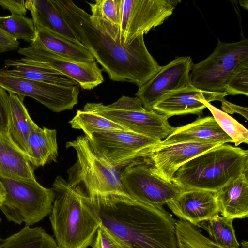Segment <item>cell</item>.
Instances as JSON below:
<instances>
[{"mask_svg": "<svg viewBox=\"0 0 248 248\" xmlns=\"http://www.w3.org/2000/svg\"><path fill=\"white\" fill-rule=\"evenodd\" d=\"M67 148L77 153L75 163L67 170L69 187L79 195L88 197L98 194L124 192L120 170L96 154L85 136L66 142Z\"/></svg>", "mask_w": 248, "mask_h": 248, "instance_id": "5", "label": "cell"}, {"mask_svg": "<svg viewBox=\"0 0 248 248\" xmlns=\"http://www.w3.org/2000/svg\"><path fill=\"white\" fill-rule=\"evenodd\" d=\"M221 144L223 143L202 141H190L167 145L159 143L150 151L146 164L156 176L171 182L173 174L184 164Z\"/></svg>", "mask_w": 248, "mask_h": 248, "instance_id": "15", "label": "cell"}, {"mask_svg": "<svg viewBox=\"0 0 248 248\" xmlns=\"http://www.w3.org/2000/svg\"><path fill=\"white\" fill-rule=\"evenodd\" d=\"M58 155L56 130L36 124L28 140L27 157L31 165L39 167L56 162Z\"/></svg>", "mask_w": 248, "mask_h": 248, "instance_id": "24", "label": "cell"}, {"mask_svg": "<svg viewBox=\"0 0 248 248\" xmlns=\"http://www.w3.org/2000/svg\"><path fill=\"white\" fill-rule=\"evenodd\" d=\"M0 6L5 10H9L12 14L24 16L27 12L25 0H0Z\"/></svg>", "mask_w": 248, "mask_h": 248, "instance_id": "36", "label": "cell"}, {"mask_svg": "<svg viewBox=\"0 0 248 248\" xmlns=\"http://www.w3.org/2000/svg\"><path fill=\"white\" fill-rule=\"evenodd\" d=\"M0 71L30 80L63 86H77L72 79L61 72L25 57L7 59Z\"/></svg>", "mask_w": 248, "mask_h": 248, "instance_id": "20", "label": "cell"}, {"mask_svg": "<svg viewBox=\"0 0 248 248\" xmlns=\"http://www.w3.org/2000/svg\"><path fill=\"white\" fill-rule=\"evenodd\" d=\"M180 0H121V41L131 44L170 17Z\"/></svg>", "mask_w": 248, "mask_h": 248, "instance_id": "9", "label": "cell"}, {"mask_svg": "<svg viewBox=\"0 0 248 248\" xmlns=\"http://www.w3.org/2000/svg\"><path fill=\"white\" fill-rule=\"evenodd\" d=\"M0 178L36 180L33 166L27 156L0 130Z\"/></svg>", "mask_w": 248, "mask_h": 248, "instance_id": "21", "label": "cell"}, {"mask_svg": "<svg viewBox=\"0 0 248 248\" xmlns=\"http://www.w3.org/2000/svg\"><path fill=\"white\" fill-rule=\"evenodd\" d=\"M0 179L6 193L0 209L9 221L30 226L50 215L54 200L52 188L36 180Z\"/></svg>", "mask_w": 248, "mask_h": 248, "instance_id": "6", "label": "cell"}, {"mask_svg": "<svg viewBox=\"0 0 248 248\" xmlns=\"http://www.w3.org/2000/svg\"><path fill=\"white\" fill-rule=\"evenodd\" d=\"M190 141H202L225 144L232 140L221 129L213 116L199 117L191 123L175 127L172 132L159 143L170 144Z\"/></svg>", "mask_w": 248, "mask_h": 248, "instance_id": "18", "label": "cell"}, {"mask_svg": "<svg viewBox=\"0 0 248 248\" xmlns=\"http://www.w3.org/2000/svg\"><path fill=\"white\" fill-rule=\"evenodd\" d=\"M84 198L101 225L126 248H178L176 220L163 207L143 203L124 192Z\"/></svg>", "mask_w": 248, "mask_h": 248, "instance_id": "2", "label": "cell"}, {"mask_svg": "<svg viewBox=\"0 0 248 248\" xmlns=\"http://www.w3.org/2000/svg\"><path fill=\"white\" fill-rule=\"evenodd\" d=\"M227 95L225 92H207L191 85L166 95L155 105L153 110L168 118L188 114L201 117L206 108L203 100L209 103L213 101H221Z\"/></svg>", "mask_w": 248, "mask_h": 248, "instance_id": "16", "label": "cell"}, {"mask_svg": "<svg viewBox=\"0 0 248 248\" xmlns=\"http://www.w3.org/2000/svg\"><path fill=\"white\" fill-rule=\"evenodd\" d=\"M248 58V40L234 43L217 40L213 52L206 59L193 64L190 72L191 84L202 91L223 92L229 76L236 65Z\"/></svg>", "mask_w": 248, "mask_h": 248, "instance_id": "8", "label": "cell"}, {"mask_svg": "<svg viewBox=\"0 0 248 248\" xmlns=\"http://www.w3.org/2000/svg\"><path fill=\"white\" fill-rule=\"evenodd\" d=\"M69 123L72 128L82 130L86 137L97 132H132L111 120L83 110H78Z\"/></svg>", "mask_w": 248, "mask_h": 248, "instance_id": "27", "label": "cell"}, {"mask_svg": "<svg viewBox=\"0 0 248 248\" xmlns=\"http://www.w3.org/2000/svg\"><path fill=\"white\" fill-rule=\"evenodd\" d=\"M19 42L0 28V53L18 49Z\"/></svg>", "mask_w": 248, "mask_h": 248, "instance_id": "37", "label": "cell"}, {"mask_svg": "<svg viewBox=\"0 0 248 248\" xmlns=\"http://www.w3.org/2000/svg\"><path fill=\"white\" fill-rule=\"evenodd\" d=\"M93 16L104 20L119 27L121 17V0H98L87 2Z\"/></svg>", "mask_w": 248, "mask_h": 248, "instance_id": "33", "label": "cell"}, {"mask_svg": "<svg viewBox=\"0 0 248 248\" xmlns=\"http://www.w3.org/2000/svg\"><path fill=\"white\" fill-rule=\"evenodd\" d=\"M1 218L0 217V223H1Z\"/></svg>", "mask_w": 248, "mask_h": 248, "instance_id": "41", "label": "cell"}, {"mask_svg": "<svg viewBox=\"0 0 248 248\" xmlns=\"http://www.w3.org/2000/svg\"><path fill=\"white\" fill-rule=\"evenodd\" d=\"M56 242L41 227L25 225L18 232L0 238V248H57Z\"/></svg>", "mask_w": 248, "mask_h": 248, "instance_id": "26", "label": "cell"}, {"mask_svg": "<svg viewBox=\"0 0 248 248\" xmlns=\"http://www.w3.org/2000/svg\"><path fill=\"white\" fill-rule=\"evenodd\" d=\"M166 204L180 219L197 227L219 213L216 192L213 191L185 190Z\"/></svg>", "mask_w": 248, "mask_h": 248, "instance_id": "17", "label": "cell"}, {"mask_svg": "<svg viewBox=\"0 0 248 248\" xmlns=\"http://www.w3.org/2000/svg\"><path fill=\"white\" fill-rule=\"evenodd\" d=\"M36 30L46 29L74 42H79L50 0H25Z\"/></svg>", "mask_w": 248, "mask_h": 248, "instance_id": "22", "label": "cell"}, {"mask_svg": "<svg viewBox=\"0 0 248 248\" xmlns=\"http://www.w3.org/2000/svg\"><path fill=\"white\" fill-rule=\"evenodd\" d=\"M78 41L114 81L139 87L161 68L150 53L143 35L131 44L121 41L119 27L93 16L70 0H50Z\"/></svg>", "mask_w": 248, "mask_h": 248, "instance_id": "1", "label": "cell"}, {"mask_svg": "<svg viewBox=\"0 0 248 248\" xmlns=\"http://www.w3.org/2000/svg\"><path fill=\"white\" fill-rule=\"evenodd\" d=\"M122 184L126 193L143 203L163 207L184 189L154 174L146 164L126 167L120 170Z\"/></svg>", "mask_w": 248, "mask_h": 248, "instance_id": "10", "label": "cell"}, {"mask_svg": "<svg viewBox=\"0 0 248 248\" xmlns=\"http://www.w3.org/2000/svg\"><path fill=\"white\" fill-rule=\"evenodd\" d=\"M178 248H225L203 235L199 228L179 219L175 223ZM239 248H248V242L242 241Z\"/></svg>", "mask_w": 248, "mask_h": 248, "instance_id": "28", "label": "cell"}, {"mask_svg": "<svg viewBox=\"0 0 248 248\" xmlns=\"http://www.w3.org/2000/svg\"><path fill=\"white\" fill-rule=\"evenodd\" d=\"M0 86L9 93L37 100L52 111L71 109L78 102V86H63L13 76L0 71Z\"/></svg>", "mask_w": 248, "mask_h": 248, "instance_id": "11", "label": "cell"}, {"mask_svg": "<svg viewBox=\"0 0 248 248\" xmlns=\"http://www.w3.org/2000/svg\"><path fill=\"white\" fill-rule=\"evenodd\" d=\"M6 193L2 182L0 179V206L5 199Z\"/></svg>", "mask_w": 248, "mask_h": 248, "instance_id": "39", "label": "cell"}, {"mask_svg": "<svg viewBox=\"0 0 248 248\" xmlns=\"http://www.w3.org/2000/svg\"><path fill=\"white\" fill-rule=\"evenodd\" d=\"M10 121L8 95L6 91L0 86V130L8 132Z\"/></svg>", "mask_w": 248, "mask_h": 248, "instance_id": "35", "label": "cell"}, {"mask_svg": "<svg viewBox=\"0 0 248 248\" xmlns=\"http://www.w3.org/2000/svg\"><path fill=\"white\" fill-rule=\"evenodd\" d=\"M240 5L244 9L248 10V1L247 0H240L239 1Z\"/></svg>", "mask_w": 248, "mask_h": 248, "instance_id": "40", "label": "cell"}, {"mask_svg": "<svg viewBox=\"0 0 248 248\" xmlns=\"http://www.w3.org/2000/svg\"><path fill=\"white\" fill-rule=\"evenodd\" d=\"M202 102L223 131L232 140L236 147L241 143H248V130L244 126L210 103L205 100Z\"/></svg>", "mask_w": 248, "mask_h": 248, "instance_id": "31", "label": "cell"}, {"mask_svg": "<svg viewBox=\"0 0 248 248\" xmlns=\"http://www.w3.org/2000/svg\"><path fill=\"white\" fill-rule=\"evenodd\" d=\"M87 138L93 151L120 170L146 164L150 151L161 141L133 132H97Z\"/></svg>", "mask_w": 248, "mask_h": 248, "instance_id": "7", "label": "cell"}, {"mask_svg": "<svg viewBox=\"0 0 248 248\" xmlns=\"http://www.w3.org/2000/svg\"><path fill=\"white\" fill-rule=\"evenodd\" d=\"M91 246L92 248H126L101 224Z\"/></svg>", "mask_w": 248, "mask_h": 248, "instance_id": "34", "label": "cell"}, {"mask_svg": "<svg viewBox=\"0 0 248 248\" xmlns=\"http://www.w3.org/2000/svg\"><path fill=\"white\" fill-rule=\"evenodd\" d=\"M233 220L219 214L210 219L202 222L198 227L205 230L214 242L225 248H239Z\"/></svg>", "mask_w": 248, "mask_h": 248, "instance_id": "29", "label": "cell"}, {"mask_svg": "<svg viewBox=\"0 0 248 248\" xmlns=\"http://www.w3.org/2000/svg\"><path fill=\"white\" fill-rule=\"evenodd\" d=\"M193 63L190 56L176 58L161 69L147 82L139 87L135 95L147 110L169 93L191 84L190 72Z\"/></svg>", "mask_w": 248, "mask_h": 248, "instance_id": "13", "label": "cell"}, {"mask_svg": "<svg viewBox=\"0 0 248 248\" xmlns=\"http://www.w3.org/2000/svg\"><path fill=\"white\" fill-rule=\"evenodd\" d=\"M52 189L54 200L49 219L61 248H87L91 246L101 224L84 197L71 189L61 176Z\"/></svg>", "mask_w": 248, "mask_h": 248, "instance_id": "3", "label": "cell"}, {"mask_svg": "<svg viewBox=\"0 0 248 248\" xmlns=\"http://www.w3.org/2000/svg\"><path fill=\"white\" fill-rule=\"evenodd\" d=\"M248 170V150L225 143L186 162L171 182L184 190L216 192Z\"/></svg>", "mask_w": 248, "mask_h": 248, "instance_id": "4", "label": "cell"}, {"mask_svg": "<svg viewBox=\"0 0 248 248\" xmlns=\"http://www.w3.org/2000/svg\"><path fill=\"white\" fill-rule=\"evenodd\" d=\"M83 110L101 115L133 132L163 140L174 130L168 118L154 110L114 109L102 103H87Z\"/></svg>", "mask_w": 248, "mask_h": 248, "instance_id": "12", "label": "cell"}, {"mask_svg": "<svg viewBox=\"0 0 248 248\" xmlns=\"http://www.w3.org/2000/svg\"><path fill=\"white\" fill-rule=\"evenodd\" d=\"M57 248H60V247H59L58 246Z\"/></svg>", "mask_w": 248, "mask_h": 248, "instance_id": "42", "label": "cell"}, {"mask_svg": "<svg viewBox=\"0 0 248 248\" xmlns=\"http://www.w3.org/2000/svg\"><path fill=\"white\" fill-rule=\"evenodd\" d=\"M17 52L69 77L83 89H93L104 81L102 71L95 61L80 63L71 61L48 50L35 40L29 46L18 48Z\"/></svg>", "mask_w": 248, "mask_h": 248, "instance_id": "14", "label": "cell"}, {"mask_svg": "<svg viewBox=\"0 0 248 248\" xmlns=\"http://www.w3.org/2000/svg\"><path fill=\"white\" fill-rule=\"evenodd\" d=\"M224 91L229 95H248V58L239 63L229 76Z\"/></svg>", "mask_w": 248, "mask_h": 248, "instance_id": "32", "label": "cell"}, {"mask_svg": "<svg viewBox=\"0 0 248 248\" xmlns=\"http://www.w3.org/2000/svg\"><path fill=\"white\" fill-rule=\"evenodd\" d=\"M222 111L227 113L233 114L238 113L243 116L247 120H248V108L234 104L225 98L221 101Z\"/></svg>", "mask_w": 248, "mask_h": 248, "instance_id": "38", "label": "cell"}, {"mask_svg": "<svg viewBox=\"0 0 248 248\" xmlns=\"http://www.w3.org/2000/svg\"><path fill=\"white\" fill-rule=\"evenodd\" d=\"M8 97L10 121L7 134L13 143L27 156L28 140L36 124L24 104V97L12 93H9Z\"/></svg>", "mask_w": 248, "mask_h": 248, "instance_id": "23", "label": "cell"}, {"mask_svg": "<svg viewBox=\"0 0 248 248\" xmlns=\"http://www.w3.org/2000/svg\"><path fill=\"white\" fill-rule=\"evenodd\" d=\"M0 28L17 40L21 39L31 43L36 37V28L33 20L23 16H0Z\"/></svg>", "mask_w": 248, "mask_h": 248, "instance_id": "30", "label": "cell"}, {"mask_svg": "<svg viewBox=\"0 0 248 248\" xmlns=\"http://www.w3.org/2000/svg\"><path fill=\"white\" fill-rule=\"evenodd\" d=\"M35 41L53 53L71 61L80 63L95 61L80 42H74L48 30H36Z\"/></svg>", "mask_w": 248, "mask_h": 248, "instance_id": "25", "label": "cell"}, {"mask_svg": "<svg viewBox=\"0 0 248 248\" xmlns=\"http://www.w3.org/2000/svg\"><path fill=\"white\" fill-rule=\"evenodd\" d=\"M216 194L221 216L232 220L248 217V173L232 180Z\"/></svg>", "mask_w": 248, "mask_h": 248, "instance_id": "19", "label": "cell"}]
</instances>
